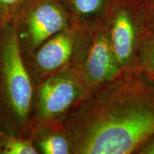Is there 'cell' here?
<instances>
[{"mask_svg": "<svg viewBox=\"0 0 154 154\" xmlns=\"http://www.w3.org/2000/svg\"><path fill=\"white\" fill-rule=\"evenodd\" d=\"M28 138L38 154H73L70 138L59 123L34 124Z\"/></svg>", "mask_w": 154, "mask_h": 154, "instance_id": "cell-8", "label": "cell"}, {"mask_svg": "<svg viewBox=\"0 0 154 154\" xmlns=\"http://www.w3.org/2000/svg\"><path fill=\"white\" fill-rule=\"evenodd\" d=\"M106 21L121 69L136 68L140 44L149 30L142 7L130 0H111Z\"/></svg>", "mask_w": 154, "mask_h": 154, "instance_id": "cell-6", "label": "cell"}, {"mask_svg": "<svg viewBox=\"0 0 154 154\" xmlns=\"http://www.w3.org/2000/svg\"><path fill=\"white\" fill-rule=\"evenodd\" d=\"M91 32L70 25L48 38L24 59L34 86L63 69L78 66Z\"/></svg>", "mask_w": 154, "mask_h": 154, "instance_id": "cell-4", "label": "cell"}, {"mask_svg": "<svg viewBox=\"0 0 154 154\" xmlns=\"http://www.w3.org/2000/svg\"><path fill=\"white\" fill-rule=\"evenodd\" d=\"M130 1L137 4L142 7H147V6H149L154 3V0H130Z\"/></svg>", "mask_w": 154, "mask_h": 154, "instance_id": "cell-15", "label": "cell"}, {"mask_svg": "<svg viewBox=\"0 0 154 154\" xmlns=\"http://www.w3.org/2000/svg\"><path fill=\"white\" fill-rule=\"evenodd\" d=\"M23 59L71 25L59 0H28L11 22Z\"/></svg>", "mask_w": 154, "mask_h": 154, "instance_id": "cell-5", "label": "cell"}, {"mask_svg": "<svg viewBox=\"0 0 154 154\" xmlns=\"http://www.w3.org/2000/svg\"><path fill=\"white\" fill-rule=\"evenodd\" d=\"M90 91L78 66L49 76L34 87L30 129L36 123H59Z\"/></svg>", "mask_w": 154, "mask_h": 154, "instance_id": "cell-3", "label": "cell"}, {"mask_svg": "<svg viewBox=\"0 0 154 154\" xmlns=\"http://www.w3.org/2000/svg\"><path fill=\"white\" fill-rule=\"evenodd\" d=\"M136 68L154 79V32L148 30L138 51Z\"/></svg>", "mask_w": 154, "mask_h": 154, "instance_id": "cell-11", "label": "cell"}, {"mask_svg": "<svg viewBox=\"0 0 154 154\" xmlns=\"http://www.w3.org/2000/svg\"><path fill=\"white\" fill-rule=\"evenodd\" d=\"M111 0H59L70 19L71 25L91 31L104 19Z\"/></svg>", "mask_w": 154, "mask_h": 154, "instance_id": "cell-9", "label": "cell"}, {"mask_svg": "<svg viewBox=\"0 0 154 154\" xmlns=\"http://www.w3.org/2000/svg\"><path fill=\"white\" fill-rule=\"evenodd\" d=\"M0 154H38L29 138L0 129Z\"/></svg>", "mask_w": 154, "mask_h": 154, "instance_id": "cell-10", "label": "cell"}, {"mask_svg": "<svg viewBox=\"0 0 154 154\" xmlns=\"http://www.w3.org/2000/svg\"><path fill=\"white\" fill-rule=\"evenodd\" d=\"M134 154H154V134L140 146Z\"/></svg>", "mask_w": 154, "mask_h": 154, "instance_id": "cell-13", "label": "cell"}, {"mask_svg": "<svg viewBox=\"0 0 154 154\" xmlns=\"http://www.w3.org/2000/svg\"><path fill=\"white\" fill-rule=\"evenodd\" d=\"M78 67L91 90L112 80L122 71L111 45L106 17L91 30Z\"/></svg>", "mask_w": 154, "mask_h": 154, "instance_id": "cell-7", "label": "cell"}, {"mask_svg": "<svg viewBox=\"0 0 154 154\" xmlns=\"http://www.w3.org/2000/svg\"><path fill=\"white\" fill-rule=\"evenodd\" d=\"M142 9L145 16L148 29L154 32V3L147 7H142Z\"/></svg>", "mask_w": 154, "mask_h": 154, "instance_id": "cell-14", "label": "cell"}, {"mask_svg": "<svg viewBox=\"0 0 154 154\" xmlns=\"http://www.w3.org/2000/svg\"><path fill=\"white\" fill-rule=\"evenodd\" d=\"M28 0H0V28L12 22Z\"/></svg>", "mask_w": 154, "mask_h": 154, "instance_id": "cell-12", "label": "cell"}, {"mask_svg": "<svg viewBox=\"0 0 154 154\" xmlns=\"http://www.w3.org/2000/svg\"><path fill=\"white\" fill-rule=\"evenodd\" d=\"M34 87L11 22L0 28V129L28 138Z\"/></svg>", "mask_w": 154, "mask_h": 154, "instance_id": "cell-2", "label": "cell"}, {"mask_svg": "<svg viewBox=\"0 0 154 154\" xmlns=\"http://www.w3.org/2000/svg\"><path fill=\"white\" fill-rule=\"evenodd\" d=\"M59 123L73 154H134L154 134V79L137 68L124 69Z\"/></svg>", "mask_w": 154, "mask_h": 154, "instance_id": "cell-1", "label": "cell"}]
</instances>
